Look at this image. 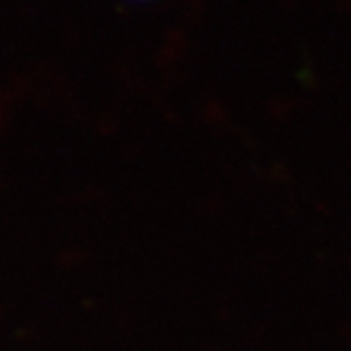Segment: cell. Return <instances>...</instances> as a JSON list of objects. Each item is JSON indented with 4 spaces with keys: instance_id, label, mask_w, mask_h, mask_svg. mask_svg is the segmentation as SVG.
<instances>
[{
    "instance_id": "cell-1",
    "label": "cell",
    "mask_w": 351,
    "mask_h": 351,
    "mask_svg": "<svg viewBox=\"0 0 351 351\" xmlns=\"http://www.w3.org/2000/svg\"><path fill=\"white\" fill-rule=\"evenodd\" d=\"M142 2H143V0H142Z\"/></svg>"
}]
</instances>
